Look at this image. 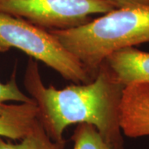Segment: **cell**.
Listing matches in <instances>:
<instances>
[{"label": "cell", "mask_w": 149, "mask_h": 149, "mask_svg": "<svg viewBox=\"0 0 149 149\" xmlns=\"http://www.w3.org/2000/svg\"><path fill=\"white\" fill-rule=\"evenodd\" d=\"M4 139L0 136V149H65V143H57L51 139L38 119L19 143H13Z\"/></svg>", "instance_id": "7"}, {"label": "cell", "mask_w": 149, "mask_h": 149, "mask_svg": "<svg viewBox=\"0 0 149 149\" xmlns=\"http://www.w3.org/2000/svg\"><path fill=\"white\" fill-rule=\"evenodd\" d=\"M71 139L73 149H116L107 143L94 125L87 123L76 124Z\"/></svg>", "instance_id": "8"}, {"label": "cell", "mask_w": 149, "mask_h": 149, "mask_svg": "<svg viewBox=\"0 0 149 149\" xmlns=\"http://www.w3.org/2000/svg\"><path fill=\"white\" fill-rule=\"evenodd\" d=\"M51 32L95 77L110 54L149 42V6L115 8L83 26Z\"/></svg>", "instance_id": "2"}, {"label": "cell", "mask_w": 149, "mask_h": 149, "mask_svg": "<svg viewBox=\"0 0 149 149\" xmlns=\"http://www.w3.org/2000/svg\"><path fill=\"white\" fill-rule=\"evenodd\" d=\"M111 3L116 8L149 6V0H105Z\"/></svg>", "instance_id": "10"}, {"label": "cell", "mask_w": 149, "mask_h": 149, "mask_svg": "<svg viewBox=\"0 0 149 149\" xmlns=\"http://www.w3.org/2000/svg\"><path fill=\"white\" fill-rule=\"evenodd\" d=\"M12 48L42 61L74 84H87L95 78L52 32L24 19L0 13V53Z\"/></svg>", "instance_id": "3"}, {"label": "cell", "mask_w": 149, "mask_h": 149, "mask_svg": "<svg viewBox=\"0 0 149 149\" xmlns=\"http://www.w3.org/2000/svg\"><path fill=\"white\" fill-rule=\"evenodd\" d=\"M115 8L105 0H0V13L24 19L49 32L83 26L93 15Z\"/></svg>", "instance_id": "4"}, {"label": "cell", "mask_w": 149, "mask_h": 149, "mask_svg": "<svg viewBox=\"0 0 149 149\" xmlns=\"http://www.w3.org/2000/svg\"><path fill=\"white\" fill-rule=\"evenodd\" d=\"M36 103L8 104L0 114V136L13 140H21L37 119Z\"/></svg>", "instance_id": "6"}, {"label": "cell", "mask_w": 149, "mask_h": 149, "mask_svg": "<svg viewBox=\"0 0 149 149\" xmlns=\"http://www.w3.org/2000/svg\"><path fill=\"white\" fill-rule=\"evenodd\" d=\"M23 85L37 104V119L52 140L65 143L67 127L87 123L94 125L113 148L123 149L119 109L124 87L105 61L90 83L58 90L44 85L37 61L30 58Z\"/></svg>", "instance_id": "1"}, {"label": "cell", "mask_w": 149, "mask_h": 149, "mask_svg": "<svg viewBox=\"0 0 149 149\" xmlns=\"http://www.w3.org/2000/svg\"><path fill=\"white\" fill-rule=\"evenodd\" d=\"M16 70L13 72L10 80L6 83L0 82V114L7 107V102L15 101L18 103H31L34 100L20 90L17 83Z\"/></svg>", "instance_id": "9"}, {"label": "cell", "mask_w": 149, "mask_h": 149, "mask_svg": "<svg viewBox=\"0 0 149 149\" xmlns=\"http://www.w3.org/2000/svg\"><path fill=\"white\" fill-rule=\"evenodd\" d=\"M125 88L139 83L149 84V52L127 47L110 54L104 61Z\"/></svg>", "instance_id": "5"}]
</instances>
